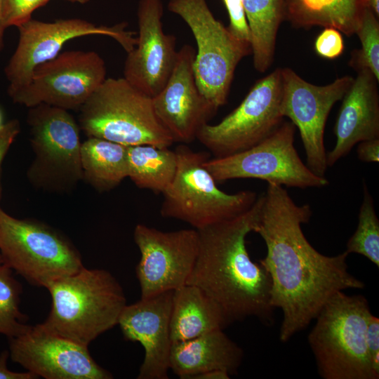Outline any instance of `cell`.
I'll use <instances>...</instances> for the list:
<instances>
[{"instance_id":"f546056e","label":"cell","mask_w":379,"mask_h":379,"mask_svg":"<svg viewBox=\"0 0 379 379\" xmlns=\"http://www.w3.org/2000/svg\"><path fill=\"white\" fill-rule=\"evenodd\" d=\"M51 0H1V19L5 29L32 19V13Z\"/></svg>"},{"instance_id":"836d02e7","label":"cell","mask_w":379,"mask_h":379,"mask_svg":"<svg viewBox=\"0 0 379 379\" xmlns=\"http://www.w3.org/2000/svg\"><path fill=\"white\" fill-rule=\"evenodd\" d=\"M20 132V124L17 119H12L2 126L0 129V201L2 196V164L12 143Z\"/></svg>"},{"instance_id":"f1b7e54d","label":"cell","mask_w":379,"mask_h":379,"mask_svg":"<svg viewBox=\"0 0 379 379\" xmlns=\"http://www.w3.org/2000/svg\"><path fill=\"white\" fill-rule=\"evenodd\" d=\"M355 34L361 42V49L352 53L349 65L357 71L368 69L379 81V22L368 7L364 9Z\"/></svg>"},{"instance_id":"d590c367","label":"cell","mask_w":379,"mask_h":379,"mask_svg":"<svg viewBox=\"0 0 379 379\" xmlns=\"http://www.w3.org/2000/svg\"><path fill=\"white\" fill-rule=\"evenodd\" d=\"M10 353L7 350L0 354V379H35L38 378L34 373L26 372H14L7 367V360Z\"/></svg>"},{"instance_id":"52a82bcc","label":"cell","mask_w":379,"mask_h":379,"mask_svg":"<svg viewBox=\"0 0 379 379\" xmlns=\"http://www.w3.org/2000/svg\"><path fill=\"white\" fill-rule=\"evenodd\" d=\"M33 161L27 177L36 188L69 192L83 180L79 125L68 110L40 104L27 114Z\"/></svg>"},{"instance_id":"7402d4cb","label":"cell","mask_w":379,"mask_h":379,"mask_svg":"<svg viewBox=\"0 0 379 379\" xmlns=\"http://www.w3.org/2000/svg\"><path fill=\"white\" fill-rule=\"evenodd\" d=\"M229 324L220 307L199 287L185 284L173 291L170 318L172 343L223 329Z\"/></svg>"},{"instance_id":"603a6c76","label":"cell","mask_w":379,"mask_h":379,"mask_svg":"<svg viewBox=\"0 0 379 379\" xmlns=\"http://www.w3.org/2000/svg\"><path fill=\"white\" fill-rule=\"evenodd\" d=\"M284 19L295 28L332 27L350 36L356 33L366 0H283Z\"/></svg>"},{"instance_id":"8992f818","label":"cell","mask_w":379,"mask_h":379,"mask_svg":"<svg viewBox=\"0 0 379 379\" xmlns=\"http://www.w3.org/2000/svg\"><path fill=\"white\" fill-rule=\"evenodd\" d=\"M175 152L177 169L162 193L163 217L184 221L199 230L241 215L256 201V193L251 190L234 194L220 190L204 166L208 152H194L184 144Z\"/></svg>"},{"instance_id":"1f68e13d","label":"cell","mask_w":379,"mask_h":379,"mask_svg":"<svg viewBox=\"0 0 379 379\" xmlns=\"http://www.w3.org/2000/svg\"><path fill=\"white\" fill-rule=\"evenodd\" d=\"M345 49L344 40L341 32L336 28L326 27L317 36L314 51L320 57L333 60L340 56Z\"/></svg>"},{"instance_id":"7a4b0ae2","label":"cell","mask_w":379,"mask_h":379,"mask_svg":"<svg viewBox=\"0 0 379 379\" xmlns=\"http://www.w3.org/2000/svg\"><path fill=\"white\" fill-rule=\"evenodd\" d=\"M260 204V196L241 215L197 230L199 251L187 284L213 300L230 323L248 317L268 321L272 317L270 275L251 259L246 245Z\"/></svg>"},{"instance_id":"4fadbf2b","label":"cell","mask_w":379,"mask_h":379,"mask_svg":"<svg viewBox=\"0 0 379 379\" xmlns=\"http://www.w3.org/2000/svg\"><path fill=\"white\" fill-rule=\"evenodd\" d=\"M17 27L18 45L4 68L8 81L7 93L27 84L34 68L56 57L71 39L88 35L107 36L118 42L126 53L133 50L137 42L136 32L127 30L124 22L107 26L79 18L54 22L30 19Z\"/></svg>"},{"instance_id":"ba28073f","label":"cell","mask_w":379,"mask_h":379,"mask_svg":"<svg viewBox=\"0 0 379 379\" xmlns=\"http://www.w3.org/2000/svg\"><path fill=\"white\" fill-rule=\"evenodd\" d=\"M0 254L13 270L40 287L84 267L79 251L62 234L37 220L13 217L1 206Z\"/></svg>"},{"instance_id":"9c48e42d","label":"cell","mask_w":379,"mask_h":379,"mask_svg":"<svg viewBox=\"0 0 379 379\" xmlns=\"http://www.w3.org/2000/svg\"><path fill=\"white\" fill-rule=\"evenodd\" d=\"M168 10L190 28L197 45L194 63L197 85L217 109L224 105L239 62L251 45L235 39L210 10L206 0H170Z\"/></svg>"},{"instance_id":"5b68a950","label":"cell","mask_w":379,"mask_h":379,"mask_svg":"<svg viewBox=\"0 0 379 379\" xmlns=\"http://www.w3.org/2000/svg\"><path fill=\"white\" fill-rule=\"evenodd\" d=\"M79 110V125L88 137L126 146L174 142L156 117L152 98L124 77L106 78Z\"/></svg>"},{"instance_id":"d6986e66","label":"cell","mask_w":379,"mask_h":379,"mask_svg":"<svg viewBox=\"0 0 379 379\" xmlns=\"http://www.w3.org/2000/svg\"><path fill=\"white\" fill-rule=\"evenodd\" d=\"M173 291L126 305L118 321L126 340L138 342L145 350L138 379H168L172 341L170 318Z\"/></svg>"},{"instance_id":"277c9868","label":"cell","mask_w":379,"mask_h":379,"mask_svg":"<svg viewBox=\"0 0 379 379\" xmlns=\"http://www.w3.org/2000/svg\"><path fill=\"white\" fill-rule=\"evenodd\" d=\"M371 312L361 295L343 291L331 296L308 335L318 372L324 379H378L366 343Z\"/></svg>"},{"instance_id":"e0dca14e","label":"cell","mask_w":379,"mask_h":379,"mask_svg":"<svg viewBox=\"0 0 379 379\" xmlns=\"http://www.w3.org/2000/svg\"><path fill=\"white\" fill-rule=\"evenodd\" d=\"M195 56L192 46H182L167 82L152 98L156 117L174 142L187 144L197 139L199 131L218 111L197 85Z\"/></svg>"},{"instance_id":"f35d334b","label":"cell","mask_w":379,"mask_h":379,"mask_svg":"<svg viewBox=\"0 0 379 379\" xmlns=\"http://www.w3.org/2000/svg\"><path fill=\"white\" fill-rule=\"evenodd\" d=\"M1 8V0H0V51L4 48V32L6 30L2 22Z\"/></svg>"},{"instance_id":"30bf717a","label":"cell","mask_w":379,"mask_h":379,"mask_svg":"<svg viewBox=\"0 0 379 379\" xmlns=\"http://www.w3.org/2000/svg\"><path fill=\"white\" fill-rule=\"evenodd\" d=\"M295 126L283 121L254 146L227 157L208 159L204 166L215 181L255 178L267 183L305 189L324 187L329 182L314 173L294 147Z\"/></svg>"},{"instance_id":"6da1fadb","label":"cell","mask_w":379,"mask_h":379,"mask_svg":"<svg viewBox=\"0 0 379 379\" xmlns=\"http://www.w3.org/2000/svg\"><path fill=\"white\" fill-rule=\"evenodd\" d=\"M267 184L253 232L267 247L260 264L270 277V305L283 313L279 338L286 343L306 328L335 293L364 288V284L348 272L346 251L324 255L307 241L301 225L312 216L310 206L297 205L283 186Z\"/></svg>"},{"instance_id":"60d3db41","label":"cell","mask_w":379,"mask_h":379,"mask_svg":"<svg viewBox=\"0 0 379 379\" xmlns=\"http://www.w3.org/2000/svg\"><path fill=\"white\" fill-rule=\"evenodd\" d=\"M4 125L3 121H2V114L0 110V129L1 128L2 126Z\"/></svg>"},{"instance_id":"3957f363","label":"cell","mask_w":379,"mask_h":379,"mask_svg":"<svg viewBox=\"0 0 379 379\" xmlns=\"http://www.w3.org/2000/svg\"><path fill=\"white\" fill-rule=\"evenodd\" d=\"M51 309L43 326L76 343L88 345L118 325L126 305L122 287L105 270L86 269L60 278L46 286Z\"/></svg>"},{"instance_id":"74e56055","label":"cell","mask_w":379,"mask_h":379,"mask_svg":"<svg viewBox=\"0 0 379 379\" xmlns=\"http://www.w3.org/2000/svg\"><path fill=\"white\" fill-rule=\"evenodd\" d=\"M366 6L375 14L379 15V0H366Z\"/></svg>"},{"instance_id":"ffe728a7","label":"cell","mask_w":379,"mask_h":379,"mask_svg":"<svg viewBox=\"0 0 379 379\" xmlns=\"http://www.w3.org/2000/svg\"><path fill=\"white\" fill-rule=\"evenodd\" d=\"M357 72L342 98L334 126L335 144L326 153L328 166L348 154L359 142L379 138L378 81L368 69Z\"/></svg>"},{"instance_id":"2e32d148","label":"cell","mask_w":379,"mask_h":379,"mask_svg":"<svg viewBox=\"0 0 379 379\" xmlns=\"http://www.w3.org/2000/svg\"><path fill=\"white\" fill-rule=\"evenodd\" d=\"M13 361L46 379H111V373L99 366L88 346L58 335L42 324L28 327L10 338Z\"/></svg>"},{"instance_id":"484cf974","label":"cell","mask_w":379,"mask_h":379,"mask_svg":"<svg viewBox=\"0 0 379 379\" xmlns=\"http://www.w3.org/2000/svg\"><path fill=\"white\" fill-rule=\"evenodd\" d=\"M128 178L138 187L163 193L175 174L177 156L168 147L128 146Z\"/></svg>"},{"instance_id":"8d00e7d4","label":"cell","mask_w":379,"mask_h":379,"mask_svg":"<svg viewBox=\"0 0 379 379\" xmlns=\"http://www.w3.org/2000/svg\"><path fill=\"white\" fill-rule=\"evenodd\" d=\"M230 374L224 370H212L197 374L192 379H229Z\"/></svg>"},{"instance_id":"9a60e30c","label":"cell","mask_w":379,"mask_h":379,"mask_svg":"<svg viewBox=\"0 0 379 379\" xmlns=\"http://www.w3.org/2000/svg\"><path fill=\"white\" fill-rule=\"evenodd\" d=\"M133 239L141 255L136 267L141 298L187 284L199 251L197 230L163 232L138 224Z\"/></svg>"},{"instance_id":"4316f807","label":"cell","mask_w":379,"mask_h":379,"mask_svg":"<svg viewBox=\"0 0 379 379\" xmlns=\"http://www.w3.org/2000/svg\"><path fill=\"white\" fill-rule=\"evenodd\" d=\"M345 251L348 254L362 255L377 267L379 266V220L374 208L373 197L364 180L357 227L347 241Z\"/></svg>"},{"instance_id":"8fae6325","label":"cell","mask_w":379,"mask_h":379,"mask_svg":"<svg viewBox=\"0 0 379 379\" xmlns=\"http://www.w3.org/2000/svg\"><path fill=\"white\" fill-rule=\"evenodd\" d=\"M281 68L258 80L239 105L217 124H206L197 139L215 158L244 151L267 138L283 122Z\"/></svg>"},{"instance_id":"4dcf8cb0","label":"cell","mask_w":379,"mask_h":379,"mask_svg":"<svg viewBox=\"0 0 379 379\" xmlns=\"http://www.w3.org/2000/svg\"><path fill=\"white\" fill-rule=\"evenodd\" d=\"M227 9L230 34L237 40L251 45V32L243 0H222Z\"/></svg>"},{"instance_id":"5bb4252c","label":"cell","mask_w":379,"mask_h":379,"mask_svg":"<svg viewBox=\"0 0 379 379\" xmlns=\"http://www.w3.org/2000/svg\"><path fill=\"white\" fill-rule=\"evenodd\" d=\"M283 92L281 113L298 128L306 154L307 166L325 177L328 165L324 129L333 106L342 100L354 78L344 76L317 86L307 82L293 69L281 68Z\"/></svg>"},{"instance_id":"cb8c5ba5","label":"cell","mask_w":379,"mask_h":379,"mask_svg":"<svg viewBox=\"0 0 379 379\" xmlns=\"http://www.w3.org/2000/svg\"><path fill=\"white\" fill-rule=\"evenodd\" d=\"M128 147L88 137L81 143L83 180L98 191H108L128 178Z\"/></svg>"},{"instance_id":"e575fe53","label":"cell","mask_w":379,"mask_h":379,"mask_svg":"<svg viewBox=\"0 0 379 379\" xmlns=\"http://www.w3.org/2000/svg\"><path fill=\"white\" fill-rule=\"evenodd\" d=\"M359 160L367 163H378L379 161V138L361 141L357 148Z\"/></svg>"},{"instance_id":"ac0fdd59","label":"cell","mask_w":379,"mask_h":379,"mask_svg":"<svg viewBox=\"0 0 379 379\" xmlns=\"http://www.w3.org/2000/svg\"><path fill=\"white\" fill-rule=\"evenodd\" d=\"M163 11L161 0H140L137 42L124 67V78L152 98L165 86L178 55L175 36L163 29Z\"/></svg>"},{"instance_id":"44dd1931","label":"cell","mask_w":379,"mask_h":379,"mask_svg":"<svg viewBox=\"0 0 379 379\" xmlns=\"http://www.w3.org/2000/svg\"><path fill=\"white\" fill-rule=\"evenodd\" d=\"M241 348L222 331L217 329L196 338L172 343L169 366L181 379H192L212 370L234 374L241 365Z\"/></svg>"},{"instance_id":"ab89813d","label":"cell","mask_w":379,"mask_h":379,"mask_svg":"<svg viewBox=\"0 0 379 379\" xmlns=\"http://www.w3.org/2000/svg\"><path fill=\"white\" fill-rule=\"evenodd\" d=\"M67 1H71V2H77V3H79V4H86V3L88 2L90 0H67Z\"/></svg>"},{"instance_id":"7c38bea8","label":"cell","mask_w":379,"mask_h":379,"mask_svg":"<svg viewBox=\"0 0 379 379\" xmlns=\"http://www.w3.org/2000/svg\"><path fill=\"white\" fill-rule=\"evenodd\" d=\"M106 74L105 62L98 53L65 51L36 67L29 83L8 95L13 102L29 108L46 104L79 110Z\"/></svg>"},{"instance_id":"d4e9b609","label":"cell","mask_w":379,"mask_h":379,"mask_svg":"<svg viewBox=\"0 0 379 379\" xmlns=\"http://www.w3.org/2000/svg\"><path fill=\"white\" fill-rule=\"evenodd\" d=\"M251 32L253 63L265 72L272 64L277 32L284 19L283 0H243Z\"/></svg>"},{"instance_id":"83f0119b","label":"cell","mask_w":379,"mask_h":379,"mask_svg":"<svg viewBox=\"0 0 379 379\" xmlns=\"http://www.w3.org/2000/svg\"><path fill=\"white\" fill-rule=\"evenodd\" d=\"M21 293V284L0 254V333L8 338L20 335L29 326L19 307Z\"/></svg>"},{"instance_id":"d6a6232c","label":"cell","mask_w":379,"mask_h":379,"mask_svg":"<svg viewBox=\"0 0 379 379\" xmlns=\"http://www.w3.org/2000/svg\"><path fill=\"white\" fill-rule=\"evenodd\" d=\"M366 343L372 367L379 375V319L372 314L367 324Z\"/></svg>"}]
</instances>
